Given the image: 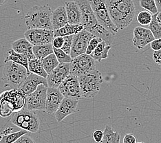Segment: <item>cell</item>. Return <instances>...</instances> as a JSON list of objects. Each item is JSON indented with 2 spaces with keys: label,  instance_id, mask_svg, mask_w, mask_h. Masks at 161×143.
Listing matches in <instances>:
<instances>
[{
  "label": "cell",
  "instance_id": "52a82bcc",
  "mask_svg": "<svg viewBox=\"0 0 161 143\" xmlns=\"http://www.w3.org/2000/svg\"><path fill=\"white\" fill-rule=\"evenodd\" d=\"M96 69L95 61L87 54H82L72 58L69 63V74L79 77Z\"/></svg>",
  "mask_w": 161,
  "mask_h": 143
},
{
  "label": "cell",
  "instance_id": "e0dca14e",
  "mask_svg": "<svg viewBox=\"0 0 161 143\" xmlns=\"http://www.w3.org/2000/svg\"><path fill=\"white\" fill-rule=\"evenodd\" d=\"M79 104L78 100H74L68 98H64L58 109L54 113V117L57 122L63 121L68 116L75 113L77 110Z\"/></svg>",
  "mask_w": 161,
  "mask_h": 143
},
{
  "label": "cell",
  "instance_id": "4fadbf2b",
  "mask_svg": "<svg viewBox=\"0 0 161 143\" xmlns=\"http://www.w3.org/2000/svg\"><path fill=\"white\" fill-rule=\"evenodd\" d=\"M69 74V63H59L46 77L47 87L58 88Z\"/></svg>",
  "mask_w": 161,
  "mask_h": 143
},
{
  "label": "cell",
  "instance_id": "f6af8a7d",
  "mask_svg": "<svg viewBox=\"0 0 161 143\" xmlns=\"http://www.w3.org/2000/svg\"><path fill=\"white\" fill-rule=\"evenodd\" d=\"M158 12H161V0H155Z\"/></svg>",
  "mask_w": 161,
  "mask_h": 143
},
{
  "label": "cell",
  "instance_id": "277c9868",
  "mask_svg": "<svg viewBox=\"0 0 161 143\" xmlns=\"http://www.w3.org/2000/svg\"><path fill=\"white\" fill-rule=\"evenodd\" d=\"M81 98H91L99 92L103 82V76L97 69L91 71L78 77Z\"/></svg>",
  "mask_w": 161,
  "mask_h": 143
},
{
  "label": "cell",
  "instance_id": "5bb4252c",
  "mask_svg": "<svg viewBox=\"0 0 161 143\" xmlns=\"http://www.w3.org/2000/svg\"><path fill=\"white\" fill-rule=\"evenodd\" d=\"M64 98L58 88L47 87L44 111L48 114H53L59 107Z\"/></svg>",
  "mask_w": 161,
  "mask_h": 143
},
{
  "label": "cell",
  "instance_id": "d6986e66",
  "mask_svg": "<svg viewBox=\"0 0 161 143\" xmlns=\"http://www.w3.org/2000/svg\"><path fill=\"white\" fill-rule=\"evenodd\" d=\"M32 46H33L26 39L21 38L12 43L11 49L15 52L22 54L26 56L29 60L35 57L32 52Z\"/></svg>",
  "mask_w": 161,
  "mask_h": 143
},
{
  "label": "cell",
  "instance_id": "7bdbcfd3",
  "mask_svg": "<svg viewBox=\"0 0 161 143\" xmlns=\"http://www.w3.org/2000/svg\"><path fill=\"white\" fill-rule=\"evenodd\" d=\"M153 59L156 64L161 65V49L153 52Z\"/></svg>",
  "mask_w": 161,
  "mask_h": 143
},
{
  "label": "cell",
  "instance_id": "7dc6e473",
  "mask_svg": "<svg viewBox=\"0 0 161 143\" xmlns=\"http://www.w3.org/2000/svg\"><path fill=\"white\" fill-rule=\"evenodd\" d=\"M136 143H145L144 142H136Z\"/></svg>",
  "mask_w": 161,
  "mask_h": 143
},
{
  "label": "cell",
  "instance_id": "ee69618b",
  "mask_svg": "<svg viewBox=\"0 0 161 143\" xmlns=\"http://www.w3.org/2000/svg\"><path fill=\"white\" fill-rule=\"evenodd\" d=\"M156 19L157 21L158 22V24L161 28V12H158L156 14Z\"/></svg>",
  "mask_w": 161,
  "mask_h": 143
},
{
  "label": "cell",
  "instance_id": "6da1fadb",
  "mask_svg": "<svg viewBox=\"0 0 161 143\" xmlns=\"http://www.w3.org/2000/svg\"><path fill=\"white\" fill-rule=\"evenodd\" d=\"M109 17L118 30L131 24L136 15L134 0H105Z\"/></svg>",
  "mask_w": 161,
  "mask_h": 143
},
{
  "label": "cell",
  "instance_id": "4dcf8cb0",
  "mask_svg": "<svg viewBox=\"0 0 161 143\" xmlns=\"http://www.w3.org/2000/svg\"><path fill=\"white\" fill-rule=\"evenodd\" d=\"M42 61L43 68H44L45 71L47 74L52 72L54 68H56L58 65L59 64L54 53L48 55V56H47L44 58H43Z\"/></svg>",
  "mask_w": 161,
  "mask_h": 143
},
{
  "label": "cell",
  "instance_id": "ac0fdd59",
  "mask_svg": "<svg viewBox=\"0 0 161 143\" xmlns=\"http://www.w3.org/2000/svg\"><path fill=\"white\" fill-rule=\"evenodd\" d=\"M5 92L13 106L14 112L25 108V96L19 89H10L5 91Z\"/></svg>",
  "mask_w": 161,
  "mask_h": 143
},
{
  "label": "cell",
  "instance_id": "f546056e",
  "mask_svg": "<svg viewBox=\"0 0 161 143\" xmlns=\"http://www.w3.org/2000/svg\"><path fill=\"white\" fill-rule=\"evenodd\" d=\"M28 131H27L21 129L10 133L8 131V129H6L0 135V143H13L21 136L25 134H28Z\"/></svg>",
  "mask_w": 161,
  "mask_h": 143
},
{
  "label": "cell",
  "instance_id": "44dd1931",
  "mask_svg": "<svg viewBox=\"0 0 161 143\" xmlns=\"http://www.w3.org/2000/svg\"><path fill=\"white\" fill-rule=\"evenodd\" d=\"M87 31L92 33L96 37L102 39V41H105L109 46H112V43L115 38V33L107 30L98 23Z\"/></svg>",
  "mask_w": 161,
  "mask_h": 143
},
{
  "label": "cell",
  "instance_id": "484cf974",
  "mask_svg": "<svg viewBox=\"0 0 161 143\" xmlns=\"http://www.w3.org/2000/svg\"><path fill=\"white\" fill-rule=\"evenodd\" d=\"M6 61H13L17 64L24 66L28 71H29L28 57L22 54L15 52L12 49H10L8 51V54L4 60V62Z\"/></svg>",
  "mask_w": 161,
  "mask_h": 143
},
{
  "label": "cell",
  "instance_id": "30bf717a",
  "mask_svg": "<svg viewBox=\"0 0 161 143\" xmlns=\"http://www.w3.org/2000/svg\"><path fill=\"white\" fill-rule=\"evenodd\" d=\"M58 89L64 98L78 101L81 99L78 77L75 75L69 74L67 78L60 84Z\"/></svg>",
  "mask_w": 161,
  "mask_h": 143
},
{
  "label": "cell",
  "instance_id": "e575fe53",
  "mask_svg": "<svg viewBox=\"0 0 161 143\" xmlns=\"http://www.w3.org/2000/svg\"><path fill=\"white\" fill-rule=\"evenodd\" d=\"M152 16L150 13L147 10H142L137 15V21L140 24L142 25H147L152 21Z\"/></svg>",
  "mask_w": 161,
  "mask_h": 143
},
{
  "label": "cell",
  "instance_id": "9c48e42d",
  "mask_svg": "<svg viewBox=\"0 0 161 143\" xmlns=\"http://www.w3.org/2000/svg\"><path fill=\"white\" fill-rule=\"evenodd\" d=\"M24 36L32 46L52 43L54 37V30L41 28L28 29L24 33Z\"/></svg>",
  "mask_w": 161,
  "mask_h": 143
},
{
  "label": "cell",
  "instance_id": "8d00e7d4",
  "mask_svg": "<svg viewBox=\"0 0 161 143\" xmlns=\"http://www.w3.org/2000/svg\"><path fill=\"white\" fill-rule=\"evenodd\" d=\"M101 41H102V39L98 38V37H96V36H94V38H92L90 41V42L88 43V46H87V47L86 54L90 55L94 50V49L96 48V47L97 46L98 44Z\"/></svg>",
  "mask_w": 161,
  "mask_h": 143
},
{
  "label": "cell",
  "instance_id": "cb8c5ba5",
  "mask_svg": "<svg viewBox=\"0 0 161 143\" xmlns=\"http://www.w3.org/2000/svg\"><path fill=\"white\" fill-rule=\"evenodd\" d=\"M112 46H109L105 41H102L98 44L96 48L90 54L94 61H101L103 59H106L108 57V52L111 49Z\"/></svg>",
  "mask_w": 161,
  "mask_h": 143
},
{
  "label": "cell",
  "instance_id": "603a6c76",
  "mask_svg": "<svg viewBox=\"0 0 161 143\" xmlns=\"http://www.w3.org/2000/svg\"><path fill=\"white\" fill-rule=\"evenodd\" d=\"M84 29L81 24H69L68 23L58 30H54V36H65L75 35L82 31Z\"/></svg>",
  "mask_w": 161,
  "mask_h": 143
},
{
  "label": "cell",
  "instance_id": "4316f807",
  "mask_svg": "<svg viewBox=\"0 0 161 143\" xmlns=\"http://www.w3.org/2000/svg\"><path fill=\"white\" fill-rule=\"evenodd\" d=\"M28 70L31 73H33L35 74L46 79L47 76V74L43 68L42 60L36 57L28 60Z\"/></svg>",
  "mask_w": 161,
  "mask_h": 143
},
{
  "label": "cell",
  "instance_id": "7402d4cb",
  "mask_svg": "<svg viewBox=\"0 0 161 143\" xmlns=\"http://www.w3.org/2000/svg\"><path fill=\"white\" fill-rule=\"evenodd\" d=\"M68 24V17L65 6H58L52 13V24L53 30H58Z\"/></svg>",
  "mask_w": 161,
  "mask_h": 143
},
{
  "label": "cell",
  "instance_id": "f1b7e54d",
  "mask_svg": "<svg viewBox=\"0 0 161 143\" xmlns=\"http://www.w3.org/2000/svg\"><path fill=\"white\" fill-rule=\"evenodd\" d=\"M120 135L118 131L109 125H106L103 131V138L101 143H120Z\"/></svg>",
  "mask_w": 161,
  "mask_h": 143
},
{
  "label": "cell",
  "instance_id": "8992f818",
  "mask_svg": "<svg viewBox=\"0 0 161 143\" xmlns=\"http://www.w3.org/2000/svg\"><path fill=\"white\" fill-rule=\"evenodd\" d=\"M88 1L98 24L107 30L115 34L117 33L119 30L112 23L109 17L107 7H106L105 0H88Z\"/></svg>",
  "mask_w": 161,
  "mask_h": 143
},
{
  "label": "cell",
  "instance_id": "1f68e13d",
  "mask_svg": "<svg viewBox=\"0 0 161 143\" xmlns=\"http://www.w3.org/2000/svg\"><path fill=\"white\" fill-rule=\"evenodd\" d=\"M139 3L141 8L148 11L152 14H155L158 13L155 0H139Z\"/></svg>",
  "mask_w": 161,
  "mask_h": 143
},
{
  "label": "cell",
  "instance_id": "bcb514c9",
  "mask_svg": "<svg viewBox=\"0 0 161 143\" xmlns=\"http://www.w3.org/2000/svg\"><path fill=\"white\" fill-rule=\"evenodd\" d=\"M6 1L7 0H0V6H2Z\"/></svg>",
  "mask_w": 161,
  "mask_h": 143
},
{
  "label": "cell",
  "instance_id": "ffe728a7",
  "mask_svg": "<svg viewBox=\"0 0 161 143\" xmlns=\"http://www.w3.org/2000/svg\"><path fill=\"white\" fill-rule=\"evenodd\" d=\"M65 8L67 14L68 23L69 24H80L81 14L76 3L75 1L65 2Z\"/></svg>",
  "mask_w": 161,
  "mask_h": 143
},
{
  "label": "cell",
  "instance_id": "836d02e7",
  "mask_svg": "<svg viewBox=\"0 0 161 143\" xmlns=\"http://www.w3.org/2000/svg\"><path fill=\"white\" fill-rule=\"evenodd\" d=\"M54 54L57 57V59L59 63H69L72 58L69 54L64 52L61 49H57L53 47Z\"/></svg>",
  "mask_w": 161,
  "mask_h": 143
},
{
  "label": "cell",
  "instance_id": "5b68a950",
  "mask_svg": "<svg viewBox=\"0 0 161 143\" xmlns=\"http://www.w3.org/2000/svg\"><path fill=\"white\" fill-rule=\"evenodd\" d=\"M10 122L16 127L31 133H36L40 127V120L37 114L25 107L14 112Z\"/></svg>",
  "mask_w": 161,
  "mask_h": 143
},
{
  "label": "cell",
  "instance_id": "60d3db41",
  "mask_svg": "<svg viewBox=\"0 0 161 143\" xmlns=\"http://www.w3.org/2000/svg\"><path fill=\"white\" fill-rule=\"evenodd\" d=\"M152 49L153 51H157L161 49V38L160 39H155L153 41L150 43Z\"/></svg>",
  "mask_w": 161,
  "mask_h": 143
},
{
  "label": "cell",
  "instance_id": "d4e9b609",
  "mask_svg": "<svg viewBox=\"0 0 161 143\" xmlns=\"http://www.w3.org/2000/svg\"><path fill=\"white\" fill-rule=\"evenodd\" d=\"M14 112L13 106L7 98L5 91H3L0 94V116L6 118L12 115Z\"/></svg>",
  "mask_w": 161,
  "mask_h": 143
},
{
  "label": "cell",
  "instance_id": "ab89813d",
  "mask_svg": "<svg viewBox=\"0 0 161 143\" xmlns=\"http://www.w3.org/2000/svg\"><path fill=\"white\" fill-rule=\"evenodd\" d=\"M13 143H35V142L30 135H28V134H25L22 135V136H21L19 139H17Z\"/></svg>",
  "mask_w": 161,
  "mask_h": 143
},
{
  "label": "cell",
  "instance_id": "f35d334b",
  "mask_svg": "<svg viewBox=\"0 0 161 143\" xmlns=\"http://www.w3.org/2000/svg\"><path fill=\"white\" fill-rule=\"evenodd\" d=\"M92 137L94 140L97 143H101L103 138V131L100 129H97L93 132Z\"/></svg>",
  "mask_w": 161,
  "mask_h": 143
},
{
  "label": "cell",
  "instance_id": "74e56055",
  "mask_svg": "<svg viewBox=\"0 0 161 143\" xmlns=\"http://www.w3.org/2000/svg\"><path fill=\"white\" fill-rule=\"evenodd\" d=\"M64 42V39L63 36H56V37H54L53 42H52V46L54 48L57 49H61L62 46H63V44Z\"/></svg>",
  "mask_w": 161,
  "mask_h": 143
},
{
  "label": "cell",
  "instance_id": "7c38bea8",
  "mask_svg": "<svg viewBox=\"0 0 161 143\" xmlns=\"http://www.w3.org/2000/svg\"><path fill=\"white\" fill-rule=\"evenodd\" d=\"M78 5L81 14V20H80V24H81L84 29L88 30L91 28L96 25L98 22L94 11L91 7L88 0H74Z\"/></svg>",
  "mask_w": 161,
  "mask_h": 143
},
{
  "label": "cell",
  "instance_id": "9a60e30c",
  "mask_svg": "<svg viewBox=\"0 0 161 143\" xmlns=\"http://www.w3.org/2000/svg\"><path fill=\"white\" fill-rule=\"evenodd\" d=\"M133 35V45L138 50L144 48L155 39L149 29L141 26L136 27L134 29Z\"/></svg>",
  "mask_w": 161,
  "mask_h": 143
},
{
  "label": "cell",
  "instance_id": "2e32d148",
  "mask_svg": "<svg viewBox=\"0 0 161 143\" xmlns=\"http://www.w3.org/2000/svg\"><path fill=\"white\" fill-rule=\"evenodd\" d=\"M42 84L47 87L46 79L35 74L33 73H31L24 80L22 84L19 87V90L26 97L28 95L35 91L37 87Z\"/></svg>",
  "mask_w": 161,
  "mask_h": 143
},
{
  "label": "cell",
  "instance_id": "83f0119b",
  "mask_svg": "<svg viewBox=\"0 0 161 143\" xmlns=\"http://www.w3.org/2000/svg\"><path fill=\"white\" fill-rule=\"evenodd\" d=\"M32 52L36 58L42 60L48 55L53 54V47L52 44H43L32 46Z\"/></svg>",
  "mask_w": 161,
  "mask_h": 143
},
{
  "label": "cell",
  "instance_id": "3957f363",
  "mask_svg": "<svg viewBox=\"0 0 161 143\" xmlns=\"http://www.w3.org/2000/svg\"><path fill=\"white\" fill-rule=\"evenodd\" d=\"M31 74L24 66L13 61L4 62L2 80L5 87L19 89L25 78Z\"/></svg>",
  "mask_w": 161,
  "mask_h": 143
},
{
  "label": "cell",
  "instance_id": "d6a6232c",
  "mask_svg": "<svg viewBox=\"0 0 161 143\" xmlns=\"http://www.w3.org/2000/svg\"><path fill=\"white\" fill-rule=\"evenodd\" d=\"M157 14V13H156ZM156 14H153L152 21L149 24V30L152 32V35L154 39H160L161 38V28L157 21L156 19Z\"/></svg>",
  "mask_w": 161,
  "mask_h": 143
},
{
  "label": "cell",
  "instance_id": "8fae6325",
  "mask_svg": "<svg viewBox=\"0 0 161 143\" xmlns=\"http://www.w3.org/2000/svg\"><path fill=\"white\" fill-rule=\"evenodd\" d=\"M92 33L83 29L82 31L79 32L78 34L75 35L73 36L72 45L71 52L69 56L72 58H74L82 54H85L88 46L90 41L94 37Z\"/></svg>",
  "mask_w": 161,
  "mask_h": 143
},
{
  "label": "cell",
  "instance_id": "b9f144b4",
  "mask_svg": "<svg viewBox=\"0 0 161 143\" xmlns=\"http://www.w3.org/2000/svg\"><path fill=\"white\" fill-rule=\"evenodd\" d=\"M136 138L133 134H127L123 138V143H136Z\"/></svg>",
  "mask_w": 161,
  "mask_h": 143
},
{
  "label": "cell",
  "instance_id": "ba28073f",
  "mask_svg": "<svg viewBox=\"0 0 161 143\" xmlns=\"http://www.w3.org/2000/svg\"><path fill=\"white\" fill-rule=\"evenodd\" d=\"M47 87L39 85L36 90L25 97V108L31 111H44Z\"/></svg>",
  "mask_w": 161,
  "mask_h": 143
},
{
  "label": "cell",
  "instance_id": "7a4b0ae2",
  "mask_svg": "<svg viewBox=\"0 0 161 143\" xmlns=\"http://www.w3.org/2000/svg\"><path fill=\"white\" fill-rule=\"evenodd\" d=\"M52 13L53 10L48 5L32 7L25 15L26 27L28 29L41 28L53 30Z\"/></svg>",
  "mask_w": 161,
  "mask_h": 143
},
{
  "label": "cell",
  "instance_id": "d590c367",
  "mask_svg": "<svg viewBox=\"0 0 161 143\" xmlns=\"http://www.w3.org/2000/svg\"><path fill=\"white\" fill-rule=\"evenodd\" d=\"M73 36H74V35H69V36H64V42L63 44V46H62V47L61 48L64 52H65L69 55V54H70V52H71Z\"/></svg>",
  "mask_w": 161,
  "mask_h": 143
}]
</instances>
